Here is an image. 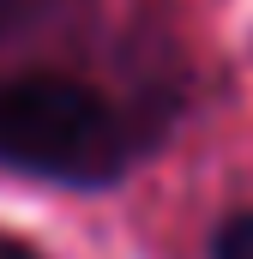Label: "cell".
Masks as SVG:
<instances>
[{"label": "cell", "mask_w": 253, "mask_h": 259, "mask_svg": "<svg viewBox=\"0 0 253 259\" xmlns=\"http://www.w3.org/2000/svg\"><path fill=\"white\" fill-rule=\"evenodd\" d=\"M121 121L91 84L61 72L0 78V169L91 187L121 169Z\"/></svg>", "instance_id": "6da1fadb"}, {"label": "cell", "mask_w": 253, "mask_h": 259, "mask_svg": "<svg viewBox=\"0 0 253 259\" xmlns=\"http://www.w3.org/2000/svg\"><path fill=\"white\" fill-rule=\"evenodd\" d=\"M211 259H253V211L229 217V223L217 229V247H211Z\"/></svg>", "instance_id": "7a4b0ae2"}]
</instances>
